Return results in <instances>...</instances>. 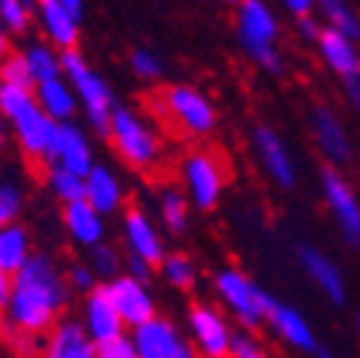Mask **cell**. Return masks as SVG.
<instances>
[{"instance_id":"obj_1","label":"cell","mask_w":360,"mask_h":358,"mask_svg":"<svg viewBox=\"0 0 360 358\" xmlns=\"http://www.w3.org/2000/svg\"><path fill=\"white\" fill-rule=\"evenodd\" d=\"M72 304V290L66 284V266L58 255L37 249L12 281V298L0 316V324L29 333L46 335L58 321L66 319Z\"/></svg>"},{"instance_id":"obj_2","label":"cell","mask_w":360,"mask_h":358,"mask_svg":"<svg viewBox=\"0 0 360 358\" xmlns=\"http://www.w3.org/2000/svg\"><path fill=\"white\" fill-rule=\"evenodd\" d=\"M0 115L6 118L15 149L23 155V161L34 166H46L58 123L40 109L34 89L0 83Z\"/></svg>"},{"instance_id":"obj_3","label":"cell","mask_w":360,"mask_h":358,"mask_svg":"<svg viewBox=\"0 0 360 358\" xmlns=\"http://www.w3.org/2000/svg\"><path fill=\"white\" fill-rule=\"evenodd\" d=\"M235 32L243 55L260 66L269 75L283 72V55H281V18L278 12L263 4V0H243L235 9Z\"/></svg>"},{"instance_id":"obj_4","label":"cell","mask_w":360,"mask_h":358,"mask_svg":"<svg viewBox=\"0 0 360 358\" xmlns=\"http://www.w3.org/2000/svg\"><path fill=\"white\" fill-rule=\"evenodd\" d=\"M109 141L117 152V158L138 172H152L160 166L166 147L158 126L134 106L117 104L115 115H112V126H109Z\"/></svg>"},{"instance_id":"obj_5","label":"cell","mask_w":360,"mask_h":358,"mask_svg":"<svg viewBox=\"0 0 360 358\" xmlns=\"http://www.w3.org/2000/svg\"><path fill=\"white\" fill-rule=\"evenodd\" d=\"M63 78L75 89L77 104H80V115L86 118L89 132H95V135H101V138H109L112 115L117 109V101H115L109 80L80 55V49L63 55Z\"/></svg>"},{"instance_id":"obj_6","label":"cell","mask_w":360,"mask_h":358,"mask_svg":"<svg viewBox=\"0 0 360 358\" xmlns=\"http://www.w3.org/2000/svg\"><path fill=\"white\" fill-rule=\"evenodd\" d=\"M212 287L223 309L240 324V330L257 333L260 327H266V304L272 298V292H266L240 266H223V270H217L212 278Z\"/></svg>"},{"instance_id":"obj_7","label":"cell","mask_w":360,"mask_h":358,"mask_svg":"<svg viewBox=\"0 0 360 358\" xmlns=\"http://www.w3.org/2000/svg\"><path fill=\"white\" fill-rule=\"evenodd\" d=\"M158 115L189 138H209L217 129V109L192 83H169L158 98Z\"/></svg>"},{"instance_id":"obj_8","label":"cell","mask_w":360,"mask_h":358,"mask_svg":"<svg viewBox=\"0 0 360 358\" xmlns=\"http://www.w3.org/2000/svg\"><path fill=\"white\" fill-rule=\"evenodd\" d=\"M180 190L189 204L200 212H209L220 204L226 190V163L212 149H192L180 161Z\"/></svg>"},{"instance_id":"obj_9","label":"cell","mask_w":360,"mask_h":358,"mask_svg":"<svg viewBox=\"0 0 360 358\" xmlns=\"http://www.w3.org/2000/svg\"><path fill=\"white\" fill-rule=\"evenodd\" d=\"M235 333L226 312L209 301H195L186 309V335L200 358H232Z\"/></svg>"},{"instance_id":"obj_10","label":"cell","mask_w":360,"mask_h":358,"mask_svg":"<svg viewBox=\"0 0 360 358\" xmlns=\"http://www.w3.org/2000/svg\"><path fill=\"white\" fill-rule=\"evenodd\" d=\"M83 20V0H37V37H43L60 55L77 52Z\"/></svg>"},{"instance_id":"obj_11","label":"cell","mask_w":360,"mask_h":358,"mask_svg":"<svg viewBox=\"0 0 360 358\" xmlns=\"http://www.w3.org/2000/svg\"><path fill=\"white\" fill-rule=\"evenodd\" d=\"M120 238H123V252L131 258H141L149 266L163 264L169 255L166 249V235L160 230V223H155V215L146 212L143 206H126L120 215Z\"/></svg>"},{"instance_id":"obj_12","label":"cell","mask_w":360,"mask_h":358,"mask_svg":"<svg viewBox=\"0 0 360 358\" xmlns=\"http://www.w3.org/2000/svg\"><path fill=\"white\" fill-rule=\"evenodd\" d=\"M321 190H323L326 209L335 221L340 238L349 247H360V195H357V190L346 181V175L340 169H332V166H323V172H321Z\"/></svg>"},{"instance_id":"obj_13","label":"cell","mask_w":360,"mask_h":358,"mask_svg":"<svg viewBox=\"0 0 360 358\" xmlns=\"http://www.w3.org/2000/svg\"><path fill=\"white\" fill-rule=\"evenodd\" d=\"M309 123H311L314 147H318V152L326 161V166L343 169L346 163H352V158H354V141L349 135V126H346L343 115L335 106H329V104L314 106Z\"/></svg>"},{"instance_id":"obj_14","label":"cell","mask_w":360,"mask_h":358,"mask_svg":"<svg viewBox=\"0 0 360 358\" xmlns=\"http://www.w3.org/2000/svg\"><path fill=\"white\" fill-rule=\"evenodd\" d=\"M131 344L138 350V358H200L186 330L163 316L131 330Z\"/></svg>"},{"instance_id":"obj_15","label":"cell","mask_w":360,"mask_h":358,"mask_svg":"<svg viewBox=\"0 0 360 358\" xmlns=\"http://www.w3.org/2000/svg\"><path fill=\"white\" fill-rule=\"evenodd\" d=\"M252 149H255V158H257L263 175H266L275 187L292 190V187L297 184V163H295V155H292V149L286 147V141L281 138L278 129L260 123V126L252 132Z\"/></svg>"},{"instance_id":"obj_16","label":"cell","mask_w":360,"mask_h":358,"mask_svg":"<svg viewBox=\"0 0 360 358\" xmlns=\"http://www.w3.org/2000/svg\"><path fill=\"white\" fill-rule=\"evenodd\" d=\"M101 290L109 295V301L115 304L117 316L123 319L126 327L138 330V327H143L146 321L158 319V301H155L149 284L134 281L131 276L123 273V276L112 278L109 284H101Z\"/></svg>"},{"instance_id":"obj_17","label":"cell","mask_w":360,"mask_h":358,"mask_svg":"<svg viewBox=\"0 0 360 358\" xmlns=\"http://www.w3.org/2000/svg\"><path fill=\"white\" fill-rule=\"evenodd\" d=\"M95 147H92V135L89 129L75 123H60L55 132V144L49 152L46 166H58L66 172H75L80 178H86L89 172L95 169Z\"/></svg>"},{"instance_id":"obj_18","label":"cell","mask_w":360,"mask_h":358,"mask_svg":"<svg viewBox=\"0 0 360 358\" xmlns=\"http://www.w3.org/2000/svg\"><path fill=\"white\" fill-rule=\"evenodd\" d=\"M266 327H272V333H275L289 350L314 355V350L321 347L318 335H314V330H311V324L306 321L303 312H300L297 307H292V304L275 298V295L269 298V304H266Z\"/></svg>"},{"instance_id":"obj_19","label":"cell","mask_w":360,"mask_h":358,"mask_svg":"<svg viewBox=\"0 0 360 358\" xmlns=\"http://www.w3.org/2000/svg\"><path fill=\"white\" fill-rule=\"evenodd\" d=\"M297 261H300V270L306 273V278L335 307L346 304V278H343V270L338 266V261H332L321 247H311V244L297 247Z\"/></svg>"},{"instance_id":"obj_20","label":"cell","mask_w":360,"mask_h":358,"mask_svg":"<svg viewBox=\"0 0 360 358\" xmlns=\"http://www.w3.org/2000/svg\"><path fill=\"white\" fill-rule=\"evenodd\" d=\"M77 321L83 324V330L89 333L95 344H106V341H115L120 335H126V324L123 319L117 316L115 304L109 301V295L98 287L95 292H89L80 298V316Z\"/></svg>"},{"instance_id":"obj_21","label":"cell","mask_w":360,"mask_h":358,"mask_svg":"<svg viewBox=\"0 0 360 358\" xmlns=\"http://www.w3.org/2000/svg\"><path fill=\"white\" fill-rule=\"evenodd\" d=\"M60 223L66 235L80 247V249H92L98 244H106V233H109V218L101 215L92 204L77 201L60 209Z\"/></svg>"},{"instance_id":"obj_22","label":"cell","mask_w":360,"mask_h":358,"mask_svg":"<svg viewBox=\"0 0 360 358\" xmlns=\"http://www.w3.org/2000/svg\"><path fill=\"white\" fill-rule=\"evenodd\" d=\"M40 358H98V344L89 338L77 319L66 316L43 335Z\"/></svg>"},{"instance_id":"obj_23","label":"cell","mask_w":360,"mask_h":358,"mask_svg":"<svg viewBox=\"0 0 360 358\" xmlns=\"http://www.w3.org/2000/svg\"><path fill=\"white\" fill-rule=\"evenodd\" d=\"M86 204H92L101 215L112 218L117 212L126 209V187L123 178L106 166V163H95V169L86 175Z\"/></svg>"},{"instance_id":"obj_24","label":"cell","mask_w":360,"mask_h":358,"mask_svg":"<svg viewBox=\"0 0 360 358\" xmlns=\"http://www.w3.org/2000/svg\"><path fill=\"white\" fill-rule=\"evenodd\" d=\"M18 55L29 72V80L32 86H40V83H49L55 78H63V55L49 47L43 37H29L26 43L18 47Z\"/></svg>"},{"instance_id":"obj_25","label":"cell","mask_w":360,"mask_h":358,"mask_svg":"<svg viewBox=\"0 0 360 358\" xmlns=\"http://www.w3.org/2000/svg\"><path fill=\"white\" fill-rule=\"evenodd\" d=\"M314 47H318V55H321L323 66L332 75H338L340 80H346V78L360 72V47L354 40H349V37H343V35H338V32L323 26V35H321V40L314 43Z\"/></svg>"},{"instance_id":"obj_26","label":"cell","mask_w":360,"mask_h":358,"mask_svg":"<svg viewBox=\"0 0 360 358\" xmlns=\"http://www.w3.org/2000/svg\"><path fill=\"white\" fill-rule=\"evenodd\" d=\"M155 209H158V223L169 235H184L189 230V215L192 204L186 192L177 184H160L155 192Z\"/></svg>"},{"instance_id":"obj_27","label":"cell","mask_w":360,"mask_h":358,"mask_svg":"<svg viewBox=\"0 0 360 358\" xmlns=\"http://www.w3.org/2000/svg\"><path fill=\"white\" fill-rule=\"evenodd\" d=\"M34 98L40 104V109L46 112L58 126L60 123H75V118L80 115V104L77 95L66 78H55L49 83L34 86Z\"/></svg>"},{"instance_id":"obj_28","label":"cell","mask_w":360,"mask_h":358,"mask_svg":"<svg viewBox=\"0 0 360 358\" xmlns=\"http://www.w3.org/2000/svg\"><path fill=\"white\" fill-rule=\"evenodd\" d=\"M34 241L26 223H9V227H0V266L15 276L20 273L26 261L34 255Z\"/></svg>"},{"instance_id":"obj_29","label":"cell","mask_w":360,"mask_h":358,"mask_svg":"<svg viewBox=\"0 0 360 358\" xmlns=\"http://www.w3.org/2000/svg\"><path fill=\"white\" fill-rule=\"evenodd\" d=\"M0 20L12 40H29L37 32V4L32 0H0Z\"/></svg>"},{"instance_id":"obj_30","label":"cell","mask_w":360,"mask_h":358,"mask_svg":"<svg viewBox=\"0 0 360 358\" xmlns=\"http://www.w3.org/2000/svg\"><path fill=\"white\" fill-rule=\"evenodd\" d=\"M318 12L326 29L360 43V12L352 4H346V0H323V4H318Z\"/></svg>"},{"instance_id":"obj_31","label":"cell","mask_w":360,"mask_h":358,"mask_svg":"<svg viewBox=\"0 0 360 358\" xmlns=\"http://www.w3.org/2000/svg\"><path fill=\"white\" fill-rule=\"evenodd\" d=\"M83 261L89 264V270L95 273V278L101 284H109L112 278L123 276V270H126V252H123V247H115L112 241L92 247L83 255Z\"/></svg>"},{"instance_id":"obj_32","label":"cell","mask_w":360,"mask_h":358,"mask_svg":"<svg viewBox=\"0 0 360 358\" xmlns=\"http://www.w3.org/2000/svg\"><path fill=\"white\" fill-rule=\"evenodd\" d=\"M23 209H26V187H23V181L15 172L0 169V227L20 223Z\"/></svg>"},{"instance_id":"obj_33","label":"cell","mask_w":360,"mask_h":358,"mask_svg":"<svg viewBox=\"0 0 360 358\" xmlns=\"http://www.w3.org/2000/svg\"><path fill=\"white\" fill-rule=\"evenodd\" d=\"M43 181H46V190L52 192L55 201H60V206L77 204L86 198V178L58 169V166H43Z\"/></svg>"},{"instance_id":"obj_34","label":"cell","mask_w":360,"mask_h":358,"mask_svg":"<svg viewBox=\"0 0 360 358\" xmlns=\"http://www.w3.org/2000/svg\"><path fill=\"white\" fill-rule=\"evenodd\" d=\"M158 273H160V278H163L172 290L189 292V290H195V284H198V264H195L186 252H180V249H174V252H169V255L163 258V264L158 266Z\"/></svg>"},{"instance_id":"obj_35","label":"cell","mask_w":360,"mask_h":358,"mask_svg":"<svg viewBox=\"0 0 360 358\" xmlns=\"http://www.w3.org/2000/svg\"><path fill=\"white\" fill-rule=\"evenodd\" d=\"M129 66H131L134 75H138L141 80H146V83H158V80L166 75V63H163V58H160L155 49H146V47L131 49V55H129Z\"/></svg>"},{"instance_id":"obj_36","label":"cell","mask_w":360,"mask_h":358,"mask_svg":"<svg viewBox=\"0 0 360 358\" xmlns=\"http://www.w3.org/2000/svg\"><path fill=\"white\" fill-rule=\"evenodd\" d=\"M66 284H69L72 295L77 292L80 298H83V295H89V292H95V290L101 287V281L95 278V273L89 270V264H86L83 258H80V261L66 264Z\"/></svg>"},{"instance_id":"obj_37","label":"cell","mask_w":360,"mask_h":358,"mask_svg":"<svg viewBox=\"0 0 360 358\" xmlns=\"http://www.w3.org/2000/svg\"><path fill=\"white\" fill-rule=\"evenodd\" d=\"M232 358H275V355L266 350V344L255 333L238 330L232 341Z\"/></svg>"},{"instance_id":"obj_38","label":"cell","mask_w":360,"mask_h":358,"mask_svg":"<svg viewBox=\"0 0 360 358\" xmlns=\"http://www.w3.org/2000/svg\"><path fill=\"white\" fill-rule=\"evenodd\" d=\"M98 358H138V350L131 344V335H120L115 341L98 344Z\"/></svg>"},{"instance_id":"obj_39","label":"cell","mask_w":360,"mask_h":358,"mask_svg":"<svg viewBox=\"0 0 360 358\" xmlns=\"http://www.w3.org/2000/svg\"><path fill=\"white\" fill-rule=\"evenodd\" d=\"M295 35L303 43H318L321 35H323V20L321 18H303V20L295 23Z\"/></svg>"},{"instance_id":"obj_40","label":"cell","mask_w":360,"mask_h":358,"mask_svg":"<svg viewBox=\"0 0 360 358\" xmlns=\"http://www.w3.org/2000/svg\"><path fill=\"white\" fill-rule=\"evenodd\" d=\"M126 276H131L134 281H143V284H149L152 278H155V266H149L146 261H141V258H131V255H126V270H123Z\"/></svg>"},{"instance_id":"obj_41","label":"cell","mask_w":360,"mask_h":358,"mask_svg":"<svg viewBox=\"0 0 360 358\" xmlns=\"http://www.w3.org/2000/svg\"><path fill=\"white\" fill-rule=\"evenodd\" d=\"M283 12L289 18H295V23H297L303 18H314V12H318V4H311V0H286Z\"/></svg>"},{"instance_id":"obj_42","label":"cell","mask_w":360,"mask_h":358,"mask_svg":"<svg viewBox=\"0 0 360 358\" xmlns=\"http://www.w3.org/2000/svg\"><path fill=\"white\" fill-rule=\"evenodd\" d=\"M343 98H346L349 109H352V112L360 118V72L343 80Z\"/></svg>"},{"instance_id":"obj_43","label":"cell","mask_w":360,"mask_h":358,"mask_svg":"<svg viewBox=\"0 0 360 358\" xmlns=\"http://www.w3.org/2000/svg\"><path fill=\"white\" fill-rule=\"evenodd\" d=\"M12 281H15V276H9L4 266H0V316H4V309L12 298Z\"/></svg>"},{"instance_id":"obj_44","label":"cell","mask_w":360,"mask_h":358,"mask_svg":"<svg viewBox=\"0 0 360 358\" xmlns=\"http://www.w3.org/2000/svg\"><path fill=\"white\" fill-rule=\"evenodd\" d=\"M15 147V141H12V132H9V126H6V118L0 115V163H4V158L9 155V149Z\"/></svg>"},{"instance_id":"obj_45","label":"cell","mask_w":360,"mask_h":358,"mask_svg":"<svg viewBox=\"0 0 360 358\" xmlns=\"http://www.w3.org/2000/svg\"><path fill=\"white\" fill-rule=\"evenodd\" d=\"M12 52H15V40H12V35L6 32L4 20H0V63H4V61H6Z\"/></svg>"},{"instance_id":"obj_46","label":"cell","mask_w":360,"mask_h":358,"mask_svg":"<svg viewBox=\"0 0 360 358\" xmlns=\"http://www.w3.org/2000/svg\"><path fill=\"white\" fill-rule=\"evenodd\" d=\"M311 358H338V355H335L329 347H323V344H321L318 350H314V355H311Z\"/></svg>"},{"instance_id":"obj_47","label":"cell","mask_w":360,"mask_h":358,"mask_svg":"<svg viewBox=\"0 0 360 358\" xmlns=\"http://www.w3.org/2000/svg\"><path fill=\"white\" fill-rule=\"evenodd\" d=\"M354 330H357V335H360V316H357V321H354Z\"/></svg>"},{"instance_id":"obj_48","label":"cell","mask_w":360,"mask_h":358,"mask_svg":"<svg viewBox=\"0 0 360 358\" xmlns=\"http://www.w3.org/2000/svg\"><path fill=\"white\" fill-rule=\"evenodd\" d=\"M0 358H9V355H6V352H0Z\"/></svg>"},{"instance_id":"obj_49","label":"cell","mask_w":360,"mask_h":358,"mask_svg":"<svg viewBox=\"0 0 360 358\" xmlns=\"http://www.w3.org/2000/svg\"><path fill=\"white\" fill-rule=\"evenodd\" d=\"M357 195H360V192H357Z\"/></svg>"}]
</instances>
